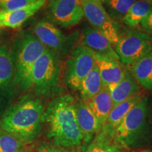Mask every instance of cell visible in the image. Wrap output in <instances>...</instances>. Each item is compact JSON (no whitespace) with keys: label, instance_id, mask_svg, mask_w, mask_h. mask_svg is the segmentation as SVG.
Returning a JSON list of instances; mask_svg holds the SVG:
<instances>
[{"label":"cell","instance_id":"obj_9","mask_svg":"<svg viewBox=\"0 0 152 152\" xmlns=\"http://www.w3.org/2000/svg\"><path fill=\"white\" fill-rule=\"evenodd\" d=\"M51 18L64 28L75 26L84 17L83 0H49Z\"/></svg>","mask_w":152,"mask_h":152},{"label":"cell","instance_id":"obj_23","mask_svg":"<svg viewBox=\"0 0 152 152\" xmlns=\"http://www.w3.org/2000/svg\"><path fill=\"white\" fill-rule=\"evenodd\" d=\"M137 0H103L102 4L112 18L115 21L122 20Z\"/></svg>","mask_w":152,"mask_h":152},{"label":"cell","instance_id":"obj_10","mask_svg":"<svg viewBox=\"0 0 152 152\" xmlns=\"http://www.w3.org/2000/svg\"><path fill=\"white\" fill-rule=\"evenodd\" d=\"M33 35L50 50L58 55L64 53L67 47V38L52 23L47 20L37 22L33 28Z\"/></svg>","mask_w":152,"mask_h":152},{"label":"cell","instance_id":"obj_13","mask_svg":"<svg viewBox=\"0 0 152 152\" xmlns=\"http://www.w3.org/2000/svg\"><path fill=\"white\" fill-rule=\"evenodd\" d=\"M81 45L95 53L120 61L114 47L109 39L92 27H86L83 30Z\"/></svg>","mask_w":152,"mask_h":152},{"label":"cell","instance_id":"obj_2","mask_svg":"<svg viewBox=\"0 0 152 152\" xmlns=\"http://www.w3.org/2000/svg\"><path fill=\"white\" fill-rule=\"evenodd\" d=\"M45 110L39 99L25 96L5 111L0 128L25 144L31 143L40 134Z\"/></svg>","mask_w":152,"mask_h":152},{"label":"cell","instance_id":"obj_18","mask_svg":"<svg viewBox=\"0 0 152 152\" xmlns=\"http://www.w3.org/2000/svg\"><path fill=\"white\" fill-rule=\"evenodd\" d=\"M85 102L94 113L102 129L113 107L111 93L108 87H103L97 94Z\"/></svg>","mask_w":152,"mask_h":152},{"label":"cell","instance_id":"obj_29","mask_svg":"<svg viewBox=\"0 0 152 152\" xmlns=\"http://www.w3.org/2000/svg\"><path fill=\"white\" fill-rule=\"evenodd\" d=\"M98 1H103V0H98Z\"/></svg>","mask_w":152,"mask_h":152},{"label":"cell","instance_id":"obj_24","mask_svg":"<svg viewBox=\"0 0 152 152\" xmlns=\"http://www.w3.org/2000/svg\"><path fill=\"white\" fill-rule=\"evenodd\" d=\"M24 145L16 137L0 129V152H22Z\"/></svg>","mask_w":152,"mask_h":152},{"label":"cell","instance_id":"obj_30","mask_svg":"<svg viewBox=\"0 0 152 152\" xmlns=\"http://www.w3.org/2000/svg\"><path fill=\"white\" fill-rule=\"evenodd\" d=\"M151 1H152V0H151Z\"/></svg>","mask_w":152,"mask_h":152},{"label":"cell","instance_id":"obj_26","mask_svg":"<svg viewBox=\"0 0 152 152\" xmlns=\"http://www.w3.org/2000/svg\"><path fill=\"white\" fill-rule=\"evenodd\" d=\"M37 152H78L74 148H66L54 144L42 147Z\"/></svg>","mask_w":152,"mask_h":152},{"label":"cell","instance_id":"obj_20","mask_svg":"<svg viewBox=\"0 0 152 152\" xmlns=\"http://www.w3.org/2000/svg\"><path fill=\"white\" fill-rule=\"evenodd\" d=\"M151 10V0H137L121 20L130 28H136L147 18Z\"/></svg>","mask_w":152,"mask_h":152},{"label":"cell","instance_id":"obj_5","mask_svg":"<svg viewBox=\"0 0 152 152\" xmlns=\"http://www.w3.org/2000/svg\"><path fill=\"white\" fill-rule=\"evenodd\" d=\"M59 55L47 49L35 62L30 78V87L40 96H54L58 92L60 83Z\"/></svg>","mask_w":152,"mask_h":152},{"label":"cell","instance_id":"obj_11","mask_svg":"<svg viewBox=\"0 0 152 152\" xmlns=\"http://www.w3.org/2000/svg\"><path fill=\"white\" fill-rule=\"evenodd\" d=\"M76 118L83 136V146L92 141L102 130L97 118L85 101L79 100L75 104Z\"/></svg>","mask_w":152,"mask_h":152},{"label":"cell","instance_id":"obj_7","mask_svg":"<svg viewBox=\"0 0 152 152\" xmlns=\"http://www.w3.org/2000/svg\"><path fill=\"white\" fill-rule=\"evenodd\" d=\"M84 17L94 29L102 33L113 47L119 40V25L108 14L102 1L83 0Z\"/></svg>","mask_w":152,"mask_h":152},{"label":"cell","instance_id":"obj_15","mask_svg":"<svg viewBox=\"0 0 152 152\" xmlns=\"http://www.w3.org/2000/svg\"><path fill=\"white\" fill-rule=\"evenodd\" d=\"M140 87L132 71L127 68L124 77L119 83L108 86L113 106L140 93Z\"/></svg>","mask_w":152,"mask_h":152},{"label":"cell","instance_id":"obj_17","mask_svg":"<svg viewBox=\"0 0 152 152\" xmlns=\"http://www.w3.org/2000/svg\"><path fill=\"white\" fill-rule=\"evenodd\" d=\"M14 85L12 57L4 47L0 46V98L11 96Z\"/></svg>","mask_w":152,"mask_h":152},{"label":"cell","instance_id":"obj_21","mask_svg":"<svg viewBox=\"0 0 152 152\" xmlns=\"http://www.w3.org/2000/svg\"><path fill=\"white\" fill-rule=\"evenodd\" d=\"M103 87L102 79L97 66H95L90 73L82 81L77 90L82 100L87 101L97 94Z\"/></svg>","mask_w":152,"mask_h":152},{"label":"cell","instance_id":"obj_12","mask_svg":"<svg viewBox=\"0 0 152 152\" xmlns=\"http://www.w3.org/2000/svg\"><path fill=\"white\" fill-rule=\"evenodd\" d=\"M92 54L95 64L99 72L103 87L116 84L124 77L128 66L123 65L120 61L94 52H92Z\"/></svg>","mask_w":152,"mask_h":152},{"label":"cell","instance_id":"obj_22","mask_svg":"<svg viewBox=\"0 0 152 152\" xmlns=\"http://www.w3.org/2000/svg\"><path fill=\"white\" fill-rule=\"evenodd\" d=\"M121 147L111 137L100 132L90 143L83 146L82 152H125Z\"/></svg>","mask_w":152,"mask_h":152},{"label":"cell","instance_id":"obj_28","mask_svg":"<svg viewBox=\"0 0 152 152\" xmlns=\"http://www.w3.org/2000/svg\"><path fill=\"white\" fill-rule=\"evenodd\" d=\"M130 152H152L151 149H137Z\"/></svg>","mask_w":152,"mask_h":152},{"label":"cell","instance_id":"obj_25","mask_svg":"<svg viewBox=\"0 0 152 152\" xmlns=\"http://www.w3.org/2000/svg\"><path fill=\"white\" fill-rule=\"evenodd\" d=\"M36 0H0V9L5 11H14L27 7Z\"/></svg>","mask_w":152,"mask_h":152},{"label":"cell","instance_id":"obj_3","mask_svg":"<svg viewBox=\"0 0 152 152\" xmlns=\"http://www.w3.org/2000/svg\"><path fill=\"white\" fill-rule=\"evenodd\" d=\"M148 113L149 99L144 96L118 125L112 138L126 149H140L146 147L151 140Z\"/></svg>","mask_w":152,"mask_h":152},{"label":"cell","instance_id":"obj_4","mask_svg":"<svg viewBox=\"0 0 152 152\" xmlns=\"http://www.w3.org/2000/svg\"><path fill=\"white\" fill-rule=\"evenodd\" d=\"M47 48L33 34L25 33L15 42L11 52L15 84L22 90L30 88L33 68Z\"/></svg>","mask_w":152,"mask_h":152},{"label":"cell","instance_id":"obj_8","mask_svg":"<svg viewBox=\"0 0 152 152\" xmlns=\"http://www.w3.org/2000/svg\"><path fill=\"white\" fill-rule=\"evenodd\" d=\"M95 66L92 51L83 45L73 49L66 65V85L73 91L78 90L82 81Z\"/></svg>","mask_w":152,"mask_h":152},{"label":"cell","instance_id":"obj_6","mask_svg":"<svg viewBox=\"0 0 152 152\" xmlns=\"http://www.w3.org/2000/svg\"><path fill=\"white\" fill-rule=\"evenodd\" d=\"M120 61L131 66L152 51V36L140 30L128 31L120 35L115 47Z\"/></svg>","mask_w":152,"mask_h":152},{"label":"cell","instance_id":"obj_16","mask_svg":"<svg viewBox=\"0 0 152 152\" xmlns=\"http://www.w3.org/2000/svg\"><path fill=\"white\" fill-rule=\"evenodd\" d=\"M143 97V94L140 92L125 100L124 102L114 106L101 132L112 137L114 130L118 125L121 123L130 110Z\"/></svg>","mask_w":152,"mask_h":152},{"label":"cell","instance_id":"obj_14","mask_svg":"<svg viewBox=\"0 0 152 152\" xmlns=\"http://www.w3.org/2000/svg\"><path fill=\"white\" fill-rule=\"evenodd\" d=\"M46 3V0H36L24 8L14 11L0 9V27L18 28L37 13Z\"/></svg>","mask_w":152,"mask_h":152},{"label":"cell","instance_id":"obj_19","mask_svg":"<svg viewBox=\"0 0 152 152\" xmlns=\"http://www.w3.org/2000/svg\"><path fill=\"white\" fill-rule=\"evenodd\" d=\"M130 67L140 86L152 91V51Z\"/></svg>","mask_w":152,"mask_h":152},{"label":"cell","instance_id":"obj_1","mask_svg":"<svg viewBox=\"0 0 152 152\" xmlns=\"http://www.w3.org/2000/svg\"><path fill=\"white\" fill-rule=\"evenodd\" d=\"M75 104L71 95H61L49 102L45 110L43 123L47 125V136L56 145L75 148L83 142Z\"/></svg>","mask_w":152,"mask_h":152},{"label":"cell","instance_id":"obj_27","mask_svg":"<svg viewBox=\"0 0 152 152\" xmlns=\"http://www.w3.org/2000/svg\"><path fill=\"white\" fill-rule=\"evenodd\" d=\"M140 25L146 33L152 36V10Z\"/></svg>","mask_w":152,"mask_h":152}]
</instances>
